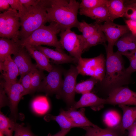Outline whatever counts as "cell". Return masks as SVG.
Listing matches in <instances>:
<instances>
[{
	"label": "cell",
	"instance_id": "obj_11",
	"mask_svg": "<svg viewBox=\"0 0 136 136\" xmlns=\"http://www.w3.org/2000/svg\"><path fill=\"white\" fill-rule=\"evenodd\" d=\"M64 72L59 66H53L52 70L44 78L38 91L44 92L47 95L57 94L62 84Z\"/></svg>",
	"mask_w": 136,
	"mask_h": 136
},
{
	"label": "cell",
	"instance_id": "obj_24",
	"mask_svg": "<svg viewBox=\"0 0 136 136\" xmlns=\"http://www.w3.org/2000/svg\"><path fill=\"white\" fill-rule=\"evenodd\" d=\"M124 0H110L107 5L110 21L113 22L116 18L124 17L125 7Z\"/></svg>",
	"mask_w": 136,
	"mask_h": 136
},
{
	"label": "cell",
	"instance_id": "obj_47",
	"mask_svg": "<svg viewBox=\"0 0 136 136\" xmlns=\"http://www.w3.org/2000/svg\"></svg>",
	"mask_w": 136,
	"mask_h": 136
},
{
	"label": "cell",
	"instance_id": "obj_46",
	"mask_svg": "<svg viewBox=\"0 0 136 136\" xmlns=\"http://www.w3.org/2000/svg\"><path fill=\"white\" fill-rule=\"evenodd\" d=\"M4 135L2 132L0 131V136H4Z\"/></svg>",
	"mask_w": 136,
	"mask_h": 136
},
{
	"label": "cell",
	"instance_id": "obj_6",
	"mask_svg": "<svg viewBox=\"0 0 136 136\" xmlns=\"http://www.w3.org/2000/svg\"><path fill=\"white\" fill-rule=\"evenodd\" d=\"M17 10L11 7L8 10L0 14V37L19 42L21 23Z\"/></svg>",
	"mask_w": 136,
	"mask_h": 136
},
{
	"label": "cell",
	"instance_id": "obj_43",
	"mask_svg": "<svg viewBox=\"0 0 136 136\" xmlns=\"http://www.w3.org/2000/svg\"><path fill=\"white\" fill-rule=\"evenodd\" d=\"M127 130L128 136H136V120Z\"/></svg>",
	"mask_w": 136,
	"mask_h": 136
},
{
	"label": "cell",
	"instance_id": "obj_7",
	"mask_svg": "<svg viewBox=\"0 0 136 136\" xmlns=\"http://www.w3.org/2000/svg\"><path fill=\"white\" fill-rule=\"evenodd\" d=\"M64 78L61 89L56 94V98L62 99L70 108L75 103V88L77 77L79 74L76 66L71 65L64 71Z\"/></svg>",
	"mask_w": 136,
	"mask_h": 136
},
{
	"label": "cell",
	"instance_id": "obj_5",
	"mask_svg": "<svg viewBox=\"0 0 136 136\" xmlns=\"http://www.w3.org/2000/svg\"><path fill=\"white\" fill-rule=\"evenodd\" d=\"M106 62L104 55L101 54L93 58L81 57L76 67L79 74L90 76L101 82L105 76Z\"/></svg>",
	"mask_w": 136,
	"mask_h": 136
},
{
	"label": "cell",
	"instance_id": "obj_38",
	"mask_svg": "<svg viewBox=\"0 0 136 136\" xmlns=\"http://www.w3.org/2000/svg\"><path fill=\"white\" fill-rule=\"evenodd\" d=\"M130 62L129 66L126 69V73L130 75L133 73L136 72V60L132 54L126 56Z\"/></svg>",
	"mask_w": 136,
	"mask_h": 136
},
{
	"label": "cell",
	"instance_id": "obj_27",
	"mask_svg": "<svg viewBox=\"0 0 136 136\" xmlns=\"http://www.w3.org/2000/svg\"><path fill=\"white\" fill-rule=\"evenodd\" d=\"M106 41L104 34L99 30L85 40L83 52L92 47L99 44H105Z\"/></svg>",
	"mask_w": 136,
	"mask_h": 136
},
{
	"label": "cell",
	"instance_id": "obj_13",
	"mask_svg": "<svg viewBox=\"0 0 136 136\" xmlns=\"http://www.w3.org/2000/svg\"><path fill=\"white\" fill-rule=\"evenodd\" d=\"M13 55L12 58L19 71L20 78L19 81L29 72L38 68L36 65L32 63L31 56L25 47L21 46Z\"/></svg>",
	"mask_w": 136,
	"mask_h": 136
},
{
	"label": "cell",
	"instance_id": "obj_29",
	"mask_svg": "<svg viewBox=\"0 0 136 136\" xmlns=\"http://www.w3.org/2000/svg\"><path fill=\"white\" fill-rule=\"evenodd\" d=\"M10 118L0 112V131L6 136H13L16 123Z\"/></svg>",
	"mask_w": 136,
	"mask_h": 136
},
{
	"label": "cell",
	"instance_id": "obj_4",
	"mask_svg": "<svg viewBox=\"0 0 136 136\" xmlns=\"http://www.w3.org/2000/svg\"><path fill=\"white\" fill-rule=\"evenodd\" d=\"M61 31L56 23L51 22L48 26H42L26 39L20 40L19 43L22 47L27 45L35 47L42 45L52 46L56 50L64 53L57 36Z\"/></svg>",
	"mask_w": 136,
	"mask_h": 136
},
{
	"label": "cell",
	"instance_id": "obj_45",
	"mask_svg": "<svg viewBox=\"0 0 136 136\" xmlns=\"http://www.w3.org/2000/svg\"><path fill=\"white\" fill-rule=\"evenodd\" d=\"M131 54L133 55L136 60V50Z\"/></svg>",
	"mask_w": 136,
	"mask_h": 136
},
{
	"label": "cell",
	"instance_id": "obj_28",
	"mask_svg": "<svg viewBox=\"0 0 136 136\" xmlns=\"http://www.w3.org/2000/svg\"><path fill=\"white\" fill-rule=\"evenodd\" d=\"M44 119L47 121L51 120L56 121L61 129H71L73 128L76 127L67 117L60 111L57 116H54L50 114L46 115L44 117Z\"/></svg>",
	"mask_w": 136,
	"mask_h": 136
},
{
	"label": "cell",
	"instance_id": "obj_44",
	"mask_svg": "<svg viewBox=\"0 0 136 136\" xmlns=\"http://www.w3.org/2000/svg\"><path fill=\"white\" fill-rule=\"evenodd\" d=\"M70 129H61L60 130L51 136H65L70 131Z\"/></svg>",
	"mask_w": 136,
	"mask_h": 136
},
{
	"label": "cell",
	"instance_id": "obj_42",
	"mask_svg": "<svg viewBox=\"0 0 136 136\" xmlns=\"http://www.w3.org/2000/svg\"><path fill=\"white\" fill-rule=\"evenodd\" d=\"M10 5L7 0H0V11L3 12L7 11L10 8Z\"/></svg>",
	"mask_w": 136,
	"mask_h": 136
},
{
	"label": "cell",
	"instance_id": "obj_2",
	"mask_svg": "<svg viewBox=\"0 0 136 136\" xmlns=\"http://www.w3.org/2000/svg\"><path fill=\"white\" fill-rule=\"evenodd\" d=\"M50 1V0H40L36 6L26 8V12L20 17V40L27 38L35 30L48 22L46 9Z\"/></svg>",
	"mask_w": 136,
	"mask_h": 136
},
{
	"label": "cell",
	"instance_id": "obj_12",
	"mask_svg": "<svg viewBox=\"0 0 136 136\" xmlns=\"http://www.w3.org/2000/svg\"><path fill=\"white\" fill-rule=\"evenodd\" d=\"M106 99V104L136 106V92L127 87L121 86L110 91Z\"/></svg>",
	"mask_w": 136,
	"mask_h": 136
},
{
	"label": "cell",
	"instance_id": "obj_8",
	"mask_svg": "<svg viewBox=\"0 0 136 136\" xmlns=\"http://www.w3.org/2000/svg\"><path fill=\"white\" fill-rule=\"evenodd\" d=\"M59 33V41L63 48L78 60L83 52L85 39L82 35H78L70 29L61 31Z\"/></svg>",
	"mask_w": 136,
	"mask_h": 136
},
{
	"label": "cell",
	"instance_id": "obj_39",
	"mask_svg": "<svg viewBox=\"0 0 136 136\" xmlns=\"http://www.w3.org/2000/svg\"><path fill=\"white\" fill-rule=\"evenodd\" d=\"M2 85L0 84V108L5 106H9V101L8 97L6 95Z\"/></svg>",
	"mask_w": 136,
	"mask_h": 136
},
{
	"label": "cell",
	"instance_id": "obj_19",
	"mask_svg": "<svg viewBox=\"0 0 136 136\" xmlns=\"http://www.w3.org/2000/svg\"><path fill=\"white\" fill-rule=\"evenodd\" d=\"M81 128L86 131L84 136H123L125 133L120 130L119 126L115 127L102 128L96 125Z\"/></svg>",
	"mask_w": 136,
	"mask_h": 136
},
{
	"label": "cell",
	"instance_id": "obj_37",
	"mask_svg": "<svg viewBox=\"0 0 136 136\" xmlns=\"http://www.w3.org/2000/svg\"><path fill=\"white\" fill-rule=\"evenodd\" d=\"M7 1L12 9L18 11V12L20 17L26 12V8L21 4L20 0H7Z\"/></svg>",
	"mask_w": 136,
	"mask_h": 136
},
{
	"label": "cell",
	"instance_id": "obj_3",
	"mask_svg": "<svg viewBox=\"0 0 136 136\" xmlns=\"http://www.w3.org/2000/svg\"><path fill=\"white\" fill-rule=\"evenodd\" d=\"M122 55L117 51L107 55L106 73L102 82L105 88L110 90L109 92L129 83L130 75L126 72Z\"/></svg>",
	"mask_w": 136,
	"mask_h": 136
},
{
	"label": "cell",
	"instance_id": "obj_23",
	"mask_svg": "<svg viewBox=\"0 0 136 136\" xmlns=\"http://www.w3.org/2000/svg\"><path fill=\"white\" fill-rule=\"evenodd\" d=\"M20 47L19 42H16L11 39L1 38L0 62H3L8 56L14 54Z\"/></svg>",
	"mask_w": 136,
	"mask_h": 136
},
{
	"label": "cell",
	"instance_id": "obj_21",
	"mask_svg": "<svg viewBox=\"0 0 136 136\" xmlns=\"http://www.w3.org/2000/svg\"><path fill=\"white\" fill-rule=\"evenodd\" d=\"M79 13L81 15L89 17L100 23L110 21L107 5L100 6L88 10L79 9Z\"/></svg>",
	"mask_w": 136,
	"mask_h": 136
},
{
	"label": "cell",
	"instance_id": "obj_33",
	"mask_svg": "<svg viewBox=\"0 0 136 136\" xmlns=\"http://www.w3.org/2000/svg\"><path fill=\"white\" fill-rule=\"evenodd\" d=\"M43 71L37 69L35 71L31 79V93L38 91L45 76Z\"/></svg>",
	"mask_w": 136,
	"mask_h": 136
},
{
	"label": "cell",
	"instance_id": "obj_17",
	"mask_svg": "<svg viewBox=\"0 0 136 136\" xmlns=\"http://www.w3.org/2000/svg\"><path fill=\"white\" fill-rule=\"evenodd\" d=\"M114 45L118 52L126 56L136 50V37L130 31L120 38Z\"/></svg>",
	"mask_w": 136,
	"mask_h": 136
},
{
	"label": "cell",
	"instance_id": "obj_18",
	"mask_svg": "<svg viewBox=\"0 0 136 136\" xmlns=\"http://www.w3.org/2000/svg\"><path fill=\"white\" fill-rule=\"evenodd\" d=\"M60 111L64 113L69 118L76 127L81 128L87 126H94L93 124L86 117L85 115V109L81 108L79 110L68 109L65 111L61 109Z\"/></svg>",
	"mask_w": 136,
	"mask_h": 136
},
{
	"label": "cell",
	"instance_id": "obj_36",
	"mask_svg": "<svg viewBox=\"0 0 136 136\" xmlns=\"http://www.w3.org/2000/svg\"><path fill=\"white\" fill-rule=\"evenodd\" d=\"M14 131V136H36L28 128L25 127L23 124L17 123H16Z\"/></svg>",
	"mask_w": 136,
	"mask_h": 136
},
{
	"label": "cell",
	"instance_id": "obj_34",
	"mask_svg": "<svg viewBox=\"0 0 136 136\" xmlns=\"http://www.w3.org/2000/svg\"><path fill=\"white\" fill-rule=\"evenodd\" d=\"M109 1L108 0H82L80 3L79 9L88 10L107 5Z\"/></svg>",
	"mask_w": 136,
	"mask_h": 136
},
{
	"label": "cell",
	"instance_id": "obj_40",
	"mask_svg": "<svg viewBox=\"0 0 136 136\" xmlns=\"http://www.w3.org/2000/svg\"><path fill=\"white\" fill-rule=\"evenodd\" d=\"M125 21L130 31L136 37V21L127 19Z\"/></svg>",
	"mask_w": 136,
	"mask_h": 136
},
{
	"label": "cell",
	"instance_id": "obj_26",
	"mask_svg": "<svg viewBox=\"0 0 136 136\" xmlns=\"http://www.w3.org/2000/svg\"><path fill=\"white\" fill-rule=\"evenodd\" d=\"M101 23L95 21L93 23L88 24L84 20L79 22L77 28L82 33L85 40L86 39L100 30L99 27Z\"/></svg>",
	"mask_w": 136,
	"mask_h": 136
},
{
	"label": "cell",
	"instance_id": "obj_30",
	"mask_svg": "<svg viewBox=\"0 0 136 136\" xmlns=\"http://www.w3.org/2000/svg\"><path fill=\"white\" fill-rule=\"evenodd\" d=\"M103 120L107 127L111 128L115 127L118 126L121 121L119 114L113 110L106 111L103 115Z\"/></svg>",
	"mask_w": 136,
	"mask_h": 136
},
{
	"label": "cell",
	"instance_id": "obj_35",
	"mask_svg": "<svg viewBox=\"0 0 136 136\" xmlns=\"http://www.w3.org/2000/svg\"><path fill=\"white\" fill-rule=\"evenodd\" d=\"M36 69L29 72L22 78L20 81H19L21 83L23 87L26 95L31 93V83L32 78L35 71Z\"/></svg>",
	"mask_w": 136,
	"mask_h": 136
},
{
	"label": "cell",
	"instance_id": "obj_48",
	"mask_svg": "<svg viewBox=\"0 0 136 136\" xmlns=\"http://www.w3.org/2000/svg\"></svg>",
	"mask_w": 136,
	"mask_h": 136
},
{
	"label": "cell",
	"instance_id": "obj_14",
	"mask_svg": "<svg viewBox=\"0 0 136 136\" xmlns=\"http://www.w3.org/2000/svg\"><path fill=\"white\" fill-rule=\"evenodd\" d=\"M106 104V99L100 98L91 92L82 94L79 100L68 109H76L79 108L90 107L94 111L102 109Z\"/></svg>",
	"mask_w": 136,
	"mask_h": 136
},
{
	"label": "cell",
	"instance_id": "obj_32",
	"mask_svg": "<svg viewBox=\"0 0 136 136\" xmlns=\"http://www.w3.org/2000/svg\"><path fill=\"white\" fill-rule=\"evenodd\" d=\"M124 4L125 10L124 17L127 19L136 21V0L125 1Z\"/></svg>",
	"mask_w": 136,
	"mask_h": 136
},
{
	"label": "cell",
	"instance_id": "obj_1",
	"mask_svg": "<svg viewBox=\"0 0 136 136\" xmlns=\"http://www.w3.org/2000/svg\"><path fill=\"white\" fill-rule=\"evenodd\" d=\"M80 5L76 0H50L46 9L48 22L56 23L61 31L77 27Z\"/></svg>",
	"mask_w": 136,
	"mask_h": 136
},
{
	"label": "cell",
	"instance_id": "obj_20",
	"mask_svg": "<svg viewBox=\"0 0 136 136\" xmlns=\"http://www.w3.org/2000/svg\"><path fill=\"white\" fill-rule=\"evenodd\" d=\"M24 47L31 57L36 61L38 68L49 73L52 70L53 66L50 63L49 59L44 54L34 47L27 45Z\"/></svg>",
	"mask_w": 136,
	"mask_h": 136
},
{
	"label": "cell",
	"instance_id": "obj_25",
	"mask_svg": "<svg viewBox=\"0 0 136 136\" xmlns=\"http://www.w3.org/2000/svg\"><path fill=\"white\" fill-rule=\"evenodd\" d=\"M31 107L33 111L39 115L46 114L50 109V105L47 97L40 96L35 98L32 101Z\"/></svg>",
	"mask_w": 136,
	"mask_h": 136
},
{
	"label": "cell",
	"instance_id": "obj_31",
	"mask_svg": "<svg viewBox=\"0 0 136 136\" xmlns=\"http://www.w3.org/2000/svg\"><path fill=\"white\" fill-rule=\"evenodd\" d=\"M98 81L95 78L91 77L84 81L77 84L75 88L76 93L82 95L91 92Z\"/></svg>",
	"mask_w": 136,
	"mask_h": 136
},
{
	"label": "cell",
	"instance_id": "obj_15",
	"mask_svg": "<svg viewBox=\"0 0 136 136\" xmlns=\"http://www.w3.org/2000/svg\"><path fill=\"white\" fill-rule=\"evenodd\" d=\"M0 70L1 77L5 82L12 83L17 81V77L19 75V69L11 56L0 62Z\"/></svg>",
	"mask_w": 136,
	"mask_h": 136
},
{
	"label": "cell",
	"instance_id": "obj_16",
	"mask_svg": "<svg viewBox=\"0 0 136 136\" xmlns=\"http://www.w3.org/2000/svg\"><path fill=\"white\" fill-rule=\"evenodd\" d=\"M44 54L49 59H51L53 62L56 64L68 63H77L76 58L67 54L56 50L43 47L41 45L34 47Z\"/></svg>",
	"mask_w": 136,
	"mask_h": 136
},
{
	"label": "cell",
	"instance_id": "obj_10",
	"mask_svg": "<svg viewBox=\"0 0 136 136\" xmlns=\"http://www.w3.org/2000/svg\"><path fill=\"white\" fill-rule=\"evenodd\" d=\"M99 30L104 34L108 43L106 47L107 55L112 54L116 41L124 34L130 32L126 25H121L110 21L104 22L100 26Z\"/></svg>",
	"mask_w": 136,
	"mask_h": 136
},
{
	"label": "cell",
	"instance_id": "obj_9",
	"mask_svg": "<svg viewBox=\"0 0 136 136\" xmlns=\"http://www.w3.org/2000/svg\"><path fill=\"white\" fill-rule=\"evenodd\" d=\"M0 84L3 86L9 99L11 111L9 118L16 122L18 117V105L22 97L26 95L24 89L19 81L9 83L4 81L1 82Z\"/></svg>",
	"mask_w": 136,
	"mask_h": 136
},
{
	"label": "cell",
	"instance_id": "obj_41",
	"mask_svg": "<svg viewBox=\"0 0 136 136\" xmlns=\"http://www.w3.org/2000/svg\"><path fill=\"white\" fill-rule=\"evenodd\" d=\"M23 5L25 8L35 6L39 3L40 0H20Z\"/></svg>",
	"mask_w": 136,
	"mask_h": 136
},
{
	"label": "cell",
	"instance_id": "obj_22",
	"mask_svg": "<svg viewBox=\"0 0 136 136\" xmlns=\"http://www.w3.org/2000/svg\"><path fill=\"white\" fill-rule=\"evenodd\" d=\"M123 111V115L119 127L124 133L133 125L136 120V106L130 107L124 105H118Z\"/></svg>",
	"mask_w": 136,
	"mask_h": 136
}]
</instances>
